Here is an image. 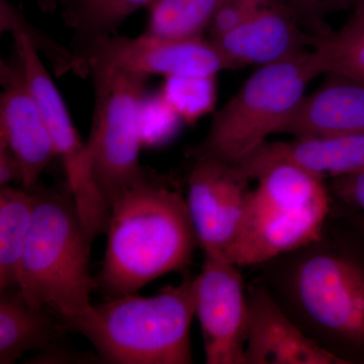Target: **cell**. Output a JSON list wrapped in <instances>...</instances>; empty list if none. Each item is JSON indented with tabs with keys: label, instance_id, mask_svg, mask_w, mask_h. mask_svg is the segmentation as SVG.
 <instances>
[{
	"label": "cell",
	"instance_id": "cell-1",
	"mask_svg": "<svg viewBox=\"0 0 364 364\" xmlns=\"http://www.w3.org/2000/svg\"><path fill=\"white\" fill-rule=\"evenodd\" d=\"M327 228L317 241L260 265L262 282L310 338L343 364H364V242Z\"/></svg>",
	"mask_w": 364,
	"mask_h": 364
},
{
	"label": "cell",
	"instance_id": "cell-2",
	"mask_svg": "<svg viewBox=\"0 0 364 364\" xmlns=\"http://www.w3.org/2000/svg\"><path fill=\"white\" fill-rule=\"evenodd\" d=\"M105 234L97 282L107 299L136 294L158 277L182 272L200 247L186 198L150 177L111 203Z\"/></svg>",
	"mask_w": 364,
	"mask_h": 364
},
{
	"label": "cell",
	"instance_id": "cell-3",
	"mask_svg": "<svg viewBox=\"0 0 364 364\" xmlns=\"http://www.w3.org/2000/svg\"><path fill=\"white\" fill-rule=\"evenodd\" d=\"M195 317L196 277H188L152 296L107 299L64 324L93 345L100 363L191 364Z\"/></svg>",
	"mask_w": 364,
	"mask_h": 364
},
{
	"label": "cell",
	"instance_id": "cell-4",
	"mask_svg": "<svg viewBox=\"0 0 364 364\" xmlns=\"http://www.w3.org/2000/svg\"><path fill=\"white\" fill-rule=\"evenodd\" d=\"M31 189L32 227L16 289L31 306L48 309L67 322L87 311L98 289L90 272L91 243L68 186L56 191L36 184Z\"/></svg>",
	"mask_w": 364,
	"mask_h": 364
},
{
	"label": "cell",
	"instance_id": "cell-5",
	"mask_svg": "<svg viewBox=\"0 0 364 364\" xmlns=\"http://www.w3.org/2000/svg\"><path fill=\"white\" fill-rule=\"evenodd\" d=\"M254 181L228 258L240 267H260L323 236L334 207L325 179L274 163Z\"/></svg>",
	"mask_w": 364,
	"mask_h": 364
},
{
	"label": "cell",
	"instance_id": "cell-6",
	"mask_svg": "<svg viewBox=\"0 0 364 364\" xmlns=\"http://www.w3.org/2000/svg\"><path fill=\"white\" fill-rule=\"evenodd\" d=\"M322 74L312 48L260 66L215 114L193 156L241 165L270 136L282 134L309 85Z\"/></svg>",
	"mask_w": 364,
	"mask_h": 364
},
{
	"label": "cell",
	"instance_id": "cell-7",
	"mask_svg": "<svg viewBox=\"0 0 364 364\" xmlns=\"http://www.w3.org/2000/svg\"><path fill=\"white\" fill-rule=\"evenodd\" d=\"M86 72L95 86V112L86 146L93 178L109 210L117 196L149 178L139 159L148 77L112 67L90 66Z\"/></svg>",
	"mask_w": 364,
	"mask_h": 364
},
{
	"label": "cell",
	"instance_id": "cell-8",
	"mask_svg": "<svg viewBox=\"0 0 364 364\" xmlns=\"http://www.w3.org/2000/svg\"><path fill=\"white\" fill-rule=\"evenodd\" d=\"M32 92L51 136L56 158L65 170L67 186L77 207L88 240L105 234L109 210L92 176L87 146L81 140L61 93L41 60L38 49L23 28L11 32Z\"/></svg>",
	"mask_w": 364,
	"mask_h": 364
},
{
	"label": "cell",
	"instance_id": "cell-9",
	"mask_svg": "<svg viewBox=\"0 0 364 364\" xmlns=\"http://www.w3.org/2000/svg\"><path fill=\"white\" fill-rule=\"evenodd\" d=\"M79 58L85 71L90 66L112 67L146 77L217 76L233 69L214 40L171 39L147 33L136 38L107 36L93 41Z\"/></svg>",
	"mask_w": 364,
	"mask_h": 364
},
{
	"label": "cell",
	"instance_id": "cell-10",
	"mask_svg": "<svg viewBox=\"0 0 364 364\" xmlns=\"http://www.w3.org/2000/svg\"><path fill=\"white\" fill-rule=\"evenodd\" d=\"M196 277V317L200 321L205 363L246 364L248 296L238 265L225 254H203Z\"/></svg>",
	"mask_w": 364,
	"mask_h": 364
},
{
	"label": "cell",
	"instance_id": "cell-11",
	"mask_svg": "<svg viewBox=\"0 0 364 364\" xmlns=\"http://www.w3.org/2000/svg\"><path fill=\"white\" fill-rule=\"evenodd\" d=\"M195 160L186 200L198 244L203 254L226 255L238 233L252 181L238 165Z\"/></svg>",
	"mask_w": 364,
	"mask_h": 364
},
{
	"label": "cell",
	"instance_id": "cell-12",
	"mask_svg": "<svg viewBox=\"0 0 364 364\" xmlns=\"http://www.w3.org/2000/svg\"><path fill=\"white\" fill-rule=\"evenodd\" d=\"M0 75L4 87L0 95V142L18 157L23 188H31L56 153L16 52L13 61L2 62Z\"/></svg>",
	"mask_w": 364,
	"mask_h": 364
},
{
	"label": "cell",
	"instance_id": "cell-13",
	"mask_svg": "<svg viewBox=\"0 0 364 364\" xmlns=\"http://www.w3.org/2000/svg\"><path fill=\"white\" fill-rule=\"evenodd\" d=\"M247 296L246 364H343L296 325L264 282Z\"/></svg>",
	"mask_w": 364,
	"mask_h": 364
},
{
	"label": "cell",
	"instance_id": "cell-14",
	"mask_svg": "<svg viewBox=\"0 0 364 364\" xmlns=\"http://www.w3.org/2000/svg\"><path fill=\"white\" fill-rule=\"evenodd\" d=\"M299 21L279 0L261 7L245 23L214 40L235 68L275 63L312 47Z\"/></svg>",
	"mask_w": 364,
	"mask_h": 364
},
{
	"label": "cell",
	"instance_id": "cell-15",
	"mask_svg": "<svg viewBox=\"0 0 364 364\" xmlns=\"http://www.w3.org/2000/svg\"><path fill=\"white\" fill-rule=\"evenodd\" d=\"M274 163H289L321 178L348 176L364 170V133L294 136L287 142H267L240 166L254 181Z\"/></svg>",
	"mask_w": 364,
	"mask_h": 364
},
{
	"label": "cell",
	"instance_id": "cell-16",
	"mask_svg": "<svg viewBox=\"0 0 364 364\" xmlns=\"http://www.w3.org/2000/svg\"><path fill=\"white\" fill-rule=\"evenodd\" d=\"M305 95L282 134L316 136L364 133V85L336 74Z\"/></svg>",
	"mask_w": 364,
	"mask_h": 364
},
{
	"label": "cell",
	"instance_id": "cell-17",
	"mask_svg": "<svg viewBox=\"0 0 364 364\" xmlns=\"http://www.w3.org/2000/svg\"><path fill=\"white\" fill-rule=\"evenodd\" d=\"M55 316L31 306L16 287L0 291V364H13L28 352L59 344L67 328Z\"/></svg>",
	"mask_w": 364,
	"mask_h": 364
},
{
	"label": "cell",
	"instance_id": "cell-18",
	"mask_svg": "<svg viewBox=\"0 0 364 364\" xmlns=\"http://www.w3.org/2000/svg\"><path fill=\"white\" fill-rule=\"evenodd\" d=\"M32 189L0 188V291L18 287V268L32 227Z\"/></svg>",
	"mask_w": 364,
	"mask_h": 364
},
{
	"label": "cell",
	"instance_id": "cell-19",
	"mask_svg": "<svg viewBox=\"0 0 364 364\" xmlns=\"http://www.w3.org/2000/svg\"><path fill=\"white\" fill-rule=\"evenodd\" d=\"M312 49L324 74H336L364 85V7L336 32L314 36Z\"/></svg>",
	"mask_w": 364,
	"mask_h": 364
},
{
	"label": "cell",
	"instance_id": "cell-20",
	"mask_svg": "<svg viewBox=\"0 0 364 364\" xmlns=\"http://www.w3.org/2000/svg\"><path fill=\"white\" fill-rule=\"evenodd\" d=\"M224 0H155L148 9L147 33L189 39L203 37Z\"/></svg>",
	"mask_w": 364,
	"mask_h": 364
},
{
	"label": "cell",
	"instance_id": "cell-21",
	"mask_svg": "<svg viewBox=\"0 0 364 364\" xmlns=\"http://www.w3.org/2000/svg\"><path fill=\"white\" fill-rule=\"evenodd\" d=\"M155 0H67L66 20L81 37L93 41L111 36L131 14Z\"/></svg>",
	"mask_w": 364,
	"mask_h": 364
},
{
	"label": "cell",
	"instance_id": "cell-22",
	"mask_svg": "<svg viewBox=\"0 0 364 364\" xmlns=\"http://www.w3.org/2000/svg\"><path fill=\"white\" fill-rule=\"evenodd\" d=\"M215 75L171 76L159 92L184 124L196 123L214 111L217 102Z\"/></svg>",
	"mask_w": 364,
	"mask_h": 364
},
{
	"label": "cell",
	"instance_id": "cell-23",
	"mask_svg": "<svg viewBox=\"0 0 364 364\" xmlns=\"http://www.w3.org/2000/svg\"><path fill=\"white\" fill-rule=\"evenodd\" d=\"M183 121L161 93L146 95L141 109V130L144 146H158L176 136Z\"/></svg>",
	"mask_w": 364,
	"mask_h": 364
},
{
	"label": "cell",
	"instance_id": "cell-24",
	"mask_svg": "<svg viewBox=\"0 0 364 364\" xmlns=\"http://www.w3.org/2000/svg\"><path fill=\"white\" fill-rule=\"evenodd\" d=\"M272 0H224L208 26L210 39L217 40L245 23Z\"/></svg>",
	"mask_w": 364,
	"mask_h": 364
},
{
	"label": "cell",
	"instance_id": "cell-25",
	"mask_svg": "<svg viewBox=\"0 0 364 364\" xmlns=\"http://www.w3.org/2000/svg\"><path fill=\"white\" fill-rule=\"evenodd\" d=\"M299 23H321L330 14L355 9L358 0H279Z\"/></svg>",
	"mask_w": 364,
	"mask_h": 364
},
{
	"label": "cell",
	"instance_id": "cell-26",
	"mask_svg": "<svg viewBox=\"0 0 364 364\" xmlns=\"http://www.w3.org/2000/svg\"><path fill=\"white\" fill-rule=\"evenodd\" d=\"M330 193L341 205L364 215V170L332 178Z\"/></svg>",
	"mask_w": 364,
	"mask_h": 364
},
{
	"label": "cell",
	"instance_id": "cell-27",
	"mask_svg": "<svg viewBox=\"0 0 364 364\" xmlns=\"http://www.w3.org/2000/svg\"><path fill=\"white\" fill-rule=\"evenodd\" d=\"M20 183L23 186V171L18 157L6 144L0 142V188Z\"/></svg>",
	"mask_w": 364,
	"mask_h": 364
},
{
	"label": "cell",
	"instance_id": "cell-28",
	"mask_svg": "<svg viewBox=\"0 0 364 364\" xmlns=\"http://www.w3.org/2000/svg\"><path fill=\"white\" fill-rule=\"evenodd\" d=\"M340 207L341 208H337V213L351 225L354 231L364 242V215L358 212V210L345 207L343 205H340Z\"/></svg>",
	"mask_w": 364,
	"mask_h": 364
},
{
	"label": "cell",
	"instance_id": "cell-29",
	"mask_svg": "<svg viewBox=\"0 0 364 364\" xmlns=\"http://www.w3.org/2000/svg\"><path fill=\"white\" fill-rule=\"evenodd\" d=\"M42 4L43 9H55L59 4H65L67 0H40Z\"/></svg>",
	"mask_w": 364,
	"mask_h": 364
},
{
	"label": "cell",
	"instance_id": "cell-30",
	"mask_svg": "<svg viewBox=\"0 0 364 364\" xmlns=\"http://www.w3.org/2000/svg\"><path fill=\"white\" fill-rule=\"evenodd\" d=\"M355 7H364V0H358V6Z\"/></svg>",
	"mask_w": 364,
	"mask_h": 364
}]
</instances>
